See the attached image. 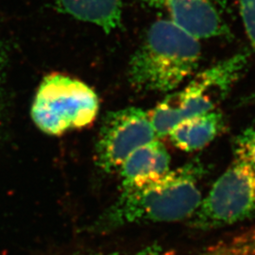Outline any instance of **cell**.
<instances>
[{
  "label": "cell",
  "instance_id": "6da1fadb",
  "mask_svg": "<svg viewBox=\"0 0 255 255\" xmlns=\"http://www.w3.org/2000/svg\"><path fill=\"white\" fill-rule=\"evenodd\" d=\"M200 164H185L145 184L121 189L117 201L95 222L97 232L138 223L191 219L201 204Z\"/></svg>",
  "mask_w": 255,
  "mask_h": 255
},
{
  "label": "cell",
  "instance_id": "7a4b0ae2",
  "mask_svg": "<svg viewBox=\"0 0 255 255\" xmlns=\"http://www.w3.org/2000/svg\"><path fill=\"white\" fill-rule=\"evenodd\" d=\"M201 56L199 39L167 19H159L130 58L128 82L140 92L174 91L196 72Z\"/></svg>",
  "mask_w": 255,
  "mask_h": 255
},
{
  "label": "cell",
  "instance_id": "3957f363",
  "mask_svg": "<svg viewBox=\"0 0 255 255\" xmlns=\"http://www.w3.org/2000/svg\"><path fill=\"white\" fill-rule=\"evenodd\" d=\"M249 55L238 53L194 76L181 91L164 98L148 113L157 137L166 136L180 122L216 110L244 72Z\"/></svg>",
  "mask_w": 255,
  "mask_h": 255
},
{
  "label": "cell",
  "instance_id": "277c9868",
  "mask_svg": "<svg viewBox=\"0 0 255 255\" xmlns=\"http://www.w3.org/2000/svg\"><path fill=\"white\" fill-rule=\"evenodd\" d=\"M98 96L87 84L54 74L41 83L31 107L37 127L49 135L87 127L98 116Z\"/></svg>",
  "mask_w": 255,
  "mask_h": 255
},
{
  "label": "cell",
  "instance_id": "5b68a950",
  "mask_svg": "<svg viewBox=\"0 0 255 255\" xmlns=\"http://www.w3.org/2000/svg\"><path fill=\"white\" fill-rule=\"evenodd\" d=\"M255 218V169L243 161L231 164L202 199L190 225L198 230L226 227Z\"/></svg>",
  "mask_w": 255,
  "mask_h": 255
},
{
  "label": "cell",
  "instance_id": "8992f818",
  "mask_svg": "<svg viewBox=\"0 0 255 255\" xmlns=\"http://www.w3.org/2000/svg\"><path fill=\"white\" fill-rule=\"evenodd\" d=\"M154 140L157 135L148 113L133 107L111 112L101 124L96 163L104 172H116L134 150Z\"/></svg>",
  "mask_w": 255,
  "mask_h": 255
},
{
  "label": "cell",
  "instance_id": "52a82bcc",
  "mask_svg": "<svg viewBox=\"0 0 255 255\" xmlns=\"http://www.w3.org/2000/svg\"><path fill=\"white\" fill-rule=\"evenodd\" d=\"M146 6L201 39L229 38L231 30L225 17V0H144Z\"/></svg>",
  "mask_w": 255,
  "mask_h": 255
},
{
  "label": "cell",
  "instance_id": "ba28073f",
  "mask_svg": "<svg viewBox=\"0 0 255 255\" xmlns=\"http://www.w3.org/2000/svg\"><path fill=\"white\" fill-rule=\"evenodd\" d=\"M170 155L158 140L140 146L128 157L119 168L121 189L154 181L170 169Z\"/></svg>",
  "mask_w": 255,
  "mask_h": 255
},
{
  "label": "cell",
  "instance_id": "9c48e42d",
  "mask_svg": "<svg viewBox=\"0 0 255 255\" xmlns=\"http://www.w3.org/2000/svg\"><path fill=\"white\" fill-rule=\"evenodd\" d=\"M223 125L222 115L214 110L182 120L168 135L175 146L190 152L207 146L219 135Z\"/></svg>",
  "mask_w": 255,
  "mask_h": 255
},
{
  "label": "cell",
  "instance_id": "30bf717a",
  "mask_svg": "<svg viewBox=\"0 0 255 255\" xmlns=\"http://www.w3.org/2000/svg\"><path fill=\"white\" fill-rule=\"evenodd\" d=\"M60 11L88 22L110 33L120 27L122 0H54Z\"/></svg>",
  "mask_w": 255,
  "mask_h": 255
},
{
  "label": "cell",
  "instance_id": "8fae6325",
  "mask_svg": "<svg viewBox=\"0 0 255 255\" xmlns=\"http://www.w3.org/2000/svg\"><path fill=\"white\" fill-rule=\"evenodd\" d=\"M234 149L236 159L245 162L255 169V122L237 135Z\"/></svg>",
  "mask_w": 255,
  "mask_h": 255
},
{
  "label": "cell",
  "instance_id": "7c38bea8",
  "mask_svg": "<svg viewBox=\"0 0 255 255\" xmlns=\"http://www.w3.org/2000/svg\"><path fill=\"white\" fill-rule=\"evenodd\" d=\"M238 3L247 36L255 50V0H238Z\"/></svg>",
  "mask_w": 255,
  "mask_h": 255
},
{
  "label": "cell",
  "instance_id": "4fadbf2b",
  "mask_svg": "<svg viewBox=\"0 0 255 255\" xmlns=\"http://www.w3.org/2000/svg\"><path fill=\"white\" fill-rule=\"evenodd\" d=\"M6 66H7L6 52L4 51L3 46L0 45V117H1V110H2V103H3V96H4Z\"/></svg>",
  "mask_w": 255,
  "mask_h": 255
}]
</instances>
